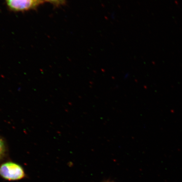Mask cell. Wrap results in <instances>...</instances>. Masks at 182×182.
I'll list each match as a JSON object with an SVG mask.
<instances>
[{
  "mask_svg": "<svg viewBox=\"0 0 182 182\" xmlns=\"http://www.w3.org/2000/svg\"><path fill=\"white\" fill-rule=\"evenodd\" d=\"M0 176L7 181H18L25 178V173L21 165L9 161L0 165Z\"/></svg>",
  "mask_w": 182,
  "mask_h": 182,
  "instance_id": "obj_1",
  "label": "cell"
},
{
  "mask_svg": "<svg viewBox=\"0 0 182 182\" xmlns=\"http://www.w3.org/2000/svg\"><path fill=\"white\" fill-rule=\"evenodd\" d=\"M11 10L25 11L35 9L43 2L42 0H5Z\"/></svg>",
  "mask_w": 182,
  "mask_h": 182,
  "instance_id": "obj_2",
  "label": "cell"
},
{
  "mask_svg": "<svg viewBox=\"0 0 182 182\" xmlns=\"http://www.w3.org/2000/svg\"><path fill=\"white\" fill-rule=\"evenodd\" d=\"M6 146L3 140L0 138V161L3 159L6 153Z\"/></svg>",
  "mask_w": 182,
  "mask_h": 182,
  "instance_id": "obj_3",
  "label": "cell"
},
{
  "mask_svg": "<svg viewBox=\"0 0 182 182\" xmlns=\"http://www.w3.org/2000/svg\"><path fill=\"white\" fill-rule=\"evenodd\" d=\"M44 1L50 3L51 4L57 6L62 5L65 3V0H44Z\"/></svg>",
  "mask_w": 182,
  "mask_h": 182,
  "instance_id": "obj_4",
  "label": "cell"
},
{
  "mask_svg": "<svg viewBox=\"0 0 182 182\" xmlns=\"http://www.w3.org/2000/svg\"><path fill=\"white\" fill-rule=\"evenodd\" d=\"M103 182H115L113 181H105Z\"/></svg>",
  "mask_w": 182,
  "mask_h": 182,
  "instance_id": "obj_5",
  "label": "cell"
}]
</instances>
